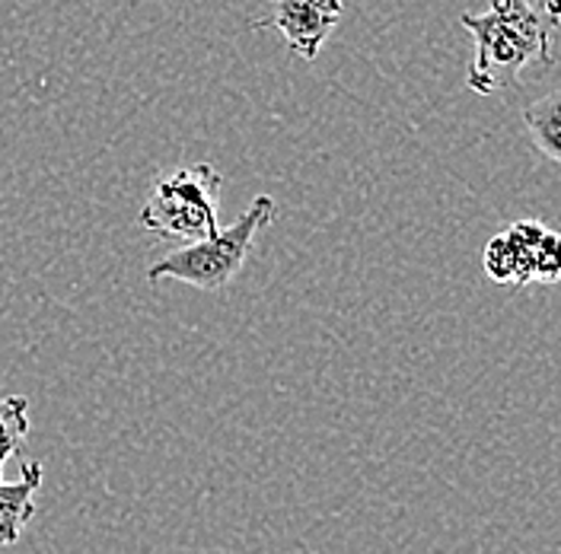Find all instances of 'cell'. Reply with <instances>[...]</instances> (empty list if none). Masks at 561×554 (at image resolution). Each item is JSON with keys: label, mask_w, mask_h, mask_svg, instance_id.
<instances>
[{"label": "cell", "mask_w": 561, "mask_h": 554, "mask_svg": "<svg viewBox=\"0 0 561 554\" xmlns=\"http://www.w3.org/2000/svg\"><path fill=\"white\" fill-rule=\"evenodd\" d=\"M482 265L494 284L514 290L529 284H561V233L536 220H517L491 236Z\"/></svg>", "instance_id": "obj_4"}, {"label": "cell", "mask_w": 561, "mask_h": 554, "mask_svg": "<svg viewBox=\"0 0 561 554\" xmlns=\"http://www.w3.org/2000/svg\"><path fill=\"white\" fill-rule=\"evenodd\" d=\"M345 0H272L268 13L252 23L255 33L275 30L294 55L316 61L332 30L342 23Z\"/></svg>", "instance_id": "obj_5"}, {"label": "cell", "mask_w": 561, "mask_h": 554, "mask_svg": "<svg viewBox=\"0 0 561 554\" xmlns=\"http://www.w3.org/2000/svg\"><path fill=\"white\" fill-rule=\"evenodd\" d=\"M42 487V462H26L23 478L3 482L0 475V549L20 542L23 529L35 520V494Z\"/></svg>", "instance_id": "obj_6"}, {"label": "cell", "mask_w": 561, "mask_h": 554, "mask_svg": "<svg viewBox=\"0 0 561 554\" xmlns=\"http://www.w3.org/2000/svg\"><path fill=\"white\" fill-rule=\"evenodd\" d=\"M459 23L476 42L466 83L472 93L491 96L517 86L526 68H552V35L561 23V0H546L542 7L529 0H491L489 10L462 13Z\"/></svg>", "instance_id": "obj_1"}, {"label": "cell", "mask_w": 561, "mask_h": 554, "mask_svg": "<svg viewBox=\"0 0 561 554\" xmlns=\"http://www.w3.org/2000/svg\"><path fill=\"white\" fill-rule=\"evenodd\" d=\"M524 125L533 147L561 166V90L526 105Z\"/></svg>", "instance_id": "obj_7"}, {"label": "cell", "mask_w": 561, "mask_h": 554, "mask_svg": "<svg viewBox=\"0 0 561 554\" xmlns=\"http://www.w3.org/2000/svg\"><path fill=\"white\" fill-rule=\"evenodd\" d=\"M30 437V399L26 395H0V472L13 452H20Z\"/></svg>", "instance_id": "obj_8"}, {"label": "cell", "mask_w": 561, "mask_h": 554, "mask_svg": "<svg viewBox=\"0 0 561 554\" xmlns=\"http://www.w3.org/2000/svg\"><path fill=\"white\" fill-rule=\"evenodd\" d=\"M224 175L210 163H195L188 170H175L163 175L150 195V201L140 208L138 223L157 240H205L217 223V192Z\"/></svg>", "instance_id": "obj_3"}, {"label": "cell", "mask_w": 561, "mask_h": 554, "mask_svg": "<svg viewBox=\"0 0 561 554\" xmlns=\"http://www.w3.org/2000/svg\"><path fill=\"white\" fill-rule=\"evenodd\" d=\"M275 213L278 205L272 195H259L245 213L230 223L227 230H214L205 240H195V243L182 245L170 252L167 258H160L157 265H150L147 280L150 284H160V280H182V284H192L198 290H227L230 280L243 272L245 258L255 245V236L275 223Z\"/></svg>", "instance_id": "obj_2"}]
</instances>
